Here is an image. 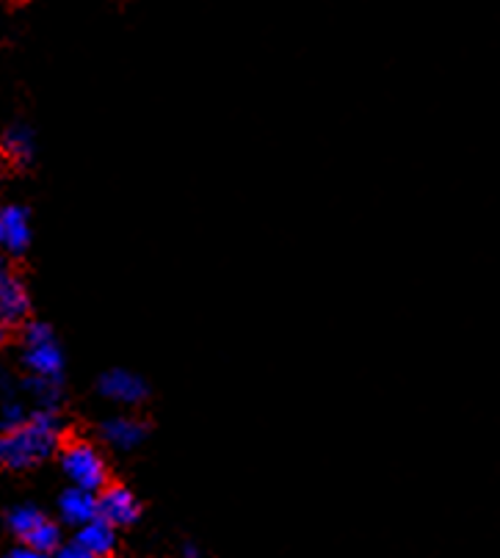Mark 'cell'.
Returning a JSON list of instances; mask_svg holds the SVG:
<instances>
[{
	"label": "cell",
	"mask_w": 500,
	"mask_h": 558,
	"mask_svg": "<svg viewBox=\"0 0 500 558\" xmlns=\"http://www.w3.org/2000/svg\"><path fill=\"white\" fill-rule=\"evenodd\" d=\"M64 448V423L56 412L36 410L20 426L0 432V470H28Z\"/></svg>",
	"instance_id": "cell-1"
},
{
	"label": "cell",
	"mask_w": 500,
	"mask_h": 558,
	"mask_svg": "<svg viewBox=\"0 0 500 558\" xmlns=\"http://www.w3.org/2000/svg\"><path fill=\"white\" fill-rule=\"evenodd\" d=\"M61 470L70 475L72 487L100 495L108 487V468L102 453L86 440H70L61 448Z\"/></svg>",
	"instance_id": "cell-2"
},
{
	"label": "cell",
	"mask_w": 500,
	"mask_h": 558,
	"mask_svg": "<svg viewBox=\"0 0 500 558\" xmlns=\"http://www.w3.org/2000/svg\"><path fill=\"white\" fill-rule=\"evenodd\" d=\"M23 340V363L28 374L39 376V379H61V374H64V354H61L53 329L42 322H34L25 327Z\"/></svg>",
	"instance_id": "cell-3"
},
{
	"label": "cell",
	"mask_w": 500,
	"mask_h": 558,
	"mask_svg": "<svg viewBox=\"0 0 500 558\" xmlns=\"http://www.w3.org/2000/svg\"><path fill=\"white\" fill-rule=\"evenodd\" d=\"M28 307L31 299L23 286V279L14 274V268L7 260H0V327L7 329L25 322Z\"/></svg>",
	"instance_id": "cell-4"
},
{
	"label": "cell",
	"mask_w": 500,
	"mask_h": 558,
	"mask_svg": "<svg viewBox=\"0 0 500 558\" xmlns=\"http://www.w3.org/2000/svg\"><path fill=\"white\" fill-rule=\"evenodd\" d=\"M138 500L122 484H108L100 495H97V514L100 520H106L113 529H125L138 520Z\"/></svg>",
	"instance_id": "cell-5"
},
{
	"label": "cell",
	"mask_w": 500,
	"mask_h": 558,
	"mask_svg": "<svg viewBox=\"0 0 500 558\" xmlns=\"http://www.w3.org/2000/svg\"><path fill=\"white\" fill-rule=\"evenodd\" d=\"M100 392L108 398V401H113V404L136 407L149 396V385L142 379V376L133 374V371L113 368L100 376Z\"/></svg>",
	"instance_id": "cell-6"
},
{
	"label": "cell",
	"mask_w": 500,
	"mask_h": 558,
	"mask_svg": "<svg viewBox=\"0 0 500 558\" xmlns=\"http://www.w3.org/2000/svg\"><path fill=\"white\" fill-rule=\"evenodd\" d=\"M31 244V219L28 210L20 205L0 208V246L12 255H23Z\"/></svg>",
	"instance_id": "cell-7"
},
{
	"label": "cell",
	"mask_w": 500,
	"mask_h": 558,
	"mask_svg": "<svg viewBox=\"0 0 500 558\" xmlns=\"http://www.w3.org/2000/svg\"><path fill=\"white\" fill-rule=\"evenodd\" d=\"M102 440L113 446L117 451H133L147 440V423L131 415H117L100 426Z\"/></svg>",
	"instance_id": "cell-8"
},
{
	"label": "cell",
	"mask_w": 500,
	"mask_h": 558,
	"mask_svg": "<svg viewBox=\"0 0 500 558\" xmlns=\"http://www.w3.org/2000/svg\"><path fill=\"white\" fill-rule=\"evenodd\" d=\"M59 511L64 517V523L75 525V529H84V525L95 523L97 517V495L86 493V489L70 487L59 498Z\"/></svg>",
	"instance_id": "cell-9"
},
{
	"label": "cell",
	"mask_w": 500,
	"mask_h": 558,
	"mask_svg": "<svg viewBox=\"0 0 500 558\" xmlns=\"http://www.w3.org/2000/svg\"><path fill=\"white\" fill-rule=\"evenodd\" d=\"M75 545L84 547L89 556L95 558H108L113 553V545H117V529L108 525L106 520L97 517L95 523L78 529V536H75Z\"/></svg>",
	"instance_id": "cell-10"
},
{
	"label": "cell",
	"mask_w": 500,
	"mask_h": 558,
	"mask_svg": "<svg viewBox=\"0 0 500 558\" xmlns=\"http://www.w3.org/2000/svg\"><path fill=\"white\" fill-rule=\"evenodd\" d=\"M0 147H3V153H7L14 163L34 161L36 142H34V133H31L25 125L9 128V131L3 133V142H0Z\"/></svg>",
	"instance_id": "cell-11"
},
{
	"label": "cell",
	"mask_w": 500,
	"mask_h": 558,
	"mask_svg": "<svg viewBox=\"0 0 500 558\" xmlns=\"http://www.w3.org/2000/svg\"><path fill=\"white\" fill-rule=\"evenodd\" d=\"M25 387H28L31 396L39 401V410L56 412L61 396H64V390H61V379H39V376H28Z\"/></svg>",
	"instance_id": "cell-12"
},
{
	"label": "cell",
	"mask_w": 500,
	"mask_h": 558,
	"mask_svg": "<svg viewBox=\"0 0 500 558\" xmlns=\"http://www.w3.org/2000/svg\"><path fill=\"white\" fill-rule=\"evenodd\" d=\"M45 520H48V517L39 509H34V506H17V509H12V514H9V529H12L20 539H25V536L34 534Z\"/></svg>",
	"instance_id": "cell-13"
},
{
	"label": "cell",
	"mask_w": 500,
	"mask_h": 558,
	"mask_svg": "<svg viewBox=\"0 0 500 558\" xmlns=\"http://www.w3.org/2000/svg\"><path fill=\"white\" fill-rule=\"evenodd\" d=\"M56 558H95V556H89V553H86L84 547L72 542V545L59 547V550H56Z\"/></svg>",
	"instance_id": "cell-14"
},
{
	"label": "cell",
	"mask_w": 500,
	"mask_h": 558,
	"mask_svg": "<svg viewBox=\"0 0 500 558\" xmlns=\"http://www.w3.org/2000/svg\"><path fill=\"white\" fill-rule=\"evenodd\" d=\"M9 558H45V553L34 550V547L28 545H17L12 553H9Z\"/></svg>",
	"instance_id": "cell-15"
},
{
	"label": "cell",
	"mask_w": 500,
	"mask_h": 558,
	"mask_svg": "<svg viewBox=\"0 0 500 558\" xmlns=\"http://www.w3.org/2000/svg\"><path fill=\"white\" fill-rule=\"evenodd\" d=\"M3 340H7V329L0 327V345H3Z\"/></svg>",
	"instance_id": "cell-16"
},
{
	"label": "cell",
	"mask_w": 500,
	"mask_h": 558,
	"mask_svg": "<svg viewBox=\"0 0 500 558\" xmlns=\"http://www.w3.org/2000/svg\"><path fill=\"white\" fill-rule=\"evenodd\" d=\"M185 558H203V556H197V553H194V550H188V556H185Z\"/></svg>",
	"instance_id": "cell-17"
}]
</instances>
